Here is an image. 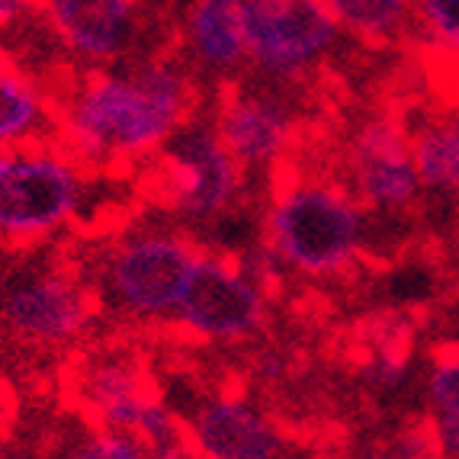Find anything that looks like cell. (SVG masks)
Segmentation results:
<instances>
[{
    "instance_id": "cell-1",
    "label": "cell",
    "mask_w": 459,
    "mask_h": 459,
    "mask_svg": "<svg viewBox=\"0 0 459 459\" xmlns=\"http://www.w3.org/2000/svg\"><path fill=\"white\" fill-rule=\"evenodd\" d=\"M55 138L97 174L152 164L199 107L196 74L180 55L84 71L55 93Z\"/></svg>"
},
{
    "instance_id": "cell-2",
    "label": "cell",
    "mask_w": 459,
    "mask_h": 459,
    "mask_svg": "<svg viewBox=\"0 0 459 459\" xmlns=\"http://www.w3.org/2000/svg\"><path fill=\"white\" fill-rule=\"evenodd\" d=\"M203 245L174 219H142L100 238L77 264L100 318L154 328L170 325L199 264Z\"/></svg>"
},
{
    "instance_id": "cell-3",
    "label": "cell",
    "mask_w": 459,
    "mask_h": 459,
    "mask_svg": "<svg viewBox=\"0 0 459 459\" xmlns=\"http://www.w3.org/2000/svg\"><path fill=\"white\" fill-rule=\"evenodd\" d=\"M369 209L344 180L322 174L286 177L270 193L261 238L286 273L331 280L357 267L367 251Z\"/></svg>"
},
{
    "instance_id": "cell-4",
    "label": "cell",
    "mask_w": 459,
    "mask_h": 459,
    "mask_svg": "<svg viewBox=\"0 0 459 459\" xmlns=\"http://www.w3.org/2000/svg\"><path fill=\"white\" fill-rule=\"evenodd\" d=\"M97 322L77 264L46 247H0V337L30 353H71Z\"/></svg>"
},
{
    "instance_id": "cell-5",
    "label": "cell",
    "mask_w": 459,
    "mask_h": 459,
    "mask_svg": "<svg viewBox=\"0 0 459 459\" xmlns=\"http://www.w3.org/2000/svg\"><path fill=\"white\" fill-rule=\"evenodd\" d=\"M100 174L58 138L0 152V247H42L91 219Z\"/></svg>"
},
{
    "instance_id": "cell-6",
    "label": "cell",
    "mask_w": 459,
    "mask_h": 459,
    "mask_svg": "<svg viewBox=\"0 0 459 459\" xmlns=\"http://www.w3.org/2000/svg\"><path fill=\"white\" fill-rule=\"evenodd\" d=\"M152 190L168 219L184 225H219L245 196L247 170L231 158L212 119L193 116L152 161Z\"/></svg>"
},
{
    "instance_id": "cell-7",
    "label": "cell",
    "mask_w": 459,
    "mask_h": 459,
    "mask_svg": "<svg viewBox=\"0 0 459 459\" xmlns=\"http://www.w3.org/2000/svg\"><path fill=\"white\" fill-rule=\"evenodd\" d=\"M74 402L91 428L135 434L148 450L186 434L184 414L161 395L142 357L126 347H97L77 363Z\"/></svg>"
},
{
    "instance_id": "cell-8",
    "label": "cell",
    "mask_w": 459,
    "mask_h": 459,
    "mask_svg": "<svg viewBox=\"0 0 459 459\" xmlns=\"http://www.w3.org/2000/svg\"><path fill=\"white\" fill-rule=\"evenodd\" d=\"M247 65L261 81L292 84L331 58L344 30L331 0H238Z\"/></svg>"
},
{
    "instance_id": "cell-9",
    "label": "cell",
    "mask_w": 459,
    "mask_h": 459,
    "mask_svg": "<svg viewBox=\"0 0 459 459\" xmlns=\"http://www.w3.org/2000/svg\"><path fill=\"white\" fill-rule=\"evenodd\" d=\"M267 318L270 292L254 283L231 254L203 247L170 325L199 344L235 347L261 334Z\"/></svg>"
},
{
    "instance_id": "cell-10",
    "label": "cell",
    "mask_w": 459,
    "mask_h": 459,
    "mask_svg": "<svg viewBox=\"0 0 459 459\" xmlns=\"http://www.w3.org/2000/svg\"><path fill=\"white\" fill-rule=\"evenodd\" d=\"M209 119L245 170H276L302 135V113L296 100L283 84L270 81L229 84Z\"/></svg>"
},
{
    "instance_id": "cell-11",
    "label": "cell",
    "mask_w": 459,
    "mask_h": 459,
    "mask_svg": "<svg viewBox=\"0 0 459 459\" xmlns=\"http://www.w3.org/2000/svg\"><path fill=\"white\" fill-rule=\"evenodd\" d=\"M344 184L369 212H405L424 193L411 161L408 126L385 113L353 126L344 145Z\"/></svg>"
},
{
    "instance_id": "cell-12",
    "label": "cell",
    "mask_w": 459,
    "mask_h": 459,
    "mask_svg": "<svg viewBox=\"0 0 459 459\" xmlns=\"http://www.w3.org/2000/svg\"><path fill=\"white\" fill-rule=\"evenodd\" d=\"M39 16L52 30L55 42L84 65V71H103L129 65L138 55L145 32V7L132 0H52L39 4Z\"/></svg>"
},
{
    "instance_id": "cell-13",
    "label": "cell",
    "mask_w": 459,
    "mask_h": 459,
    "mask_svg": "<svg viewBox=\"0 0 459 459\" xmlns=\"http://www.w3.org/2000/svg\"><path fill=\"white\" fill-rule=\"evenodd\" d=\"M196 459H292L283 424L241 392H212L184 418Z\"/></svg>"
},
{
    "instance_id": "cell-14",
    "label": "cell",
    "mask_w": 459,
    "mask_h": 459,
    "mask_svg": "<svg viewBox=\"0 0 459 459\" xmlns=\"http://www.w3.org/2000/svg\"><path fill=\"white\" fill-rule=\"evenodd\" d=\"M180 48L193 74L235 77L247 68V42L238 0H196L184 7L180 20Z\"/></svg>"
},
{
    "instance_id": "cell-15",
    "label": "cell",
    "mask_w": 459,
    "mask_h": 459,
    "mask_svg": "<svg viewBox=\"0 0 459 459\" xmlns=\"http://www.w3.org/2000/svg\"><path fill=\"white\" fill-rule=\"evenodd\" d=\"M55 91L0 55V152L55 138Z\"/></svg>"
},
{
    "instance_id": "cell-16",
    "label": "cell",
    "mask_w": 459,
    "mask_h": 459,
    "mask_svg": "<svg viewBox=\"0 0 459 459\" xmlns=\"http://www.w3.org/2000/svg\"><path fill=\"white\" fill-rule=\"evenodd\" d=\"M428 428L434 434L437 459H459V351L430 357L421 376Z\"/></svg>"
},
{
    "instance_id": "cell-17",
    "label": "cell",
    "mask_w": 459,
    "mask_h": 459,
    "mask_svg": "<svg viewBox=\"0 0 459 459\" xmlns=\"http://www.w3.org/2000/svg\"><path fill=\"white\" fill-rule=\"evenodd\" d=\"M408 142H411V161L424 190L459 196V148L446 132L440 113L408 126Z\"/></svg>"
},
{
    "instance_id": "cell-18",
    "label": "cell",
    "mask_w": 459,
    "mask_h": 459,
    "mask_svg": "<svg viewBox=\"0 0 459 459\" xmlns=\"http://www.w3.org/2000/svg\"><path fill=\"white\" fill-rule=\"evenodd\" d=\"M344 36L385 46L414 30V4L408 0H331Z\"/></svg>"
},
{
    "instance_id": "cell-19",
    "label": "cell",
    "mask_w": 459,
    "mask_h": 459,
    "mask_svg": "<svg viewBox=\"0 0 459 459\" xmlns=\"http://www.w3.org/2000/svg\"><path fill=\"white\" fill-rule=\"evenodd\" d=\"M414 360L402 331H376V344L363 363V383L379 395L402 392L411 383Z\"/></svg>"
},
{
    "instance_id": "cell-20",
    "label": "cell",
    "mask_w": 459,
    "mask_h": 459,
    "mask_svg": "<svg viewBox=\"0 0 459 459\" xmlns=\"http://www.w3.org/2000/svg\"><path fill=\"white\" fill-rule=\"evenodd\" d=\"M414 32L428 48L459 58V0L414 4Z\"/></svg>"
},
{
    "instance_id": "cell-21",
    "label": "cell",
    "mask_w": 459,
    "mask_h": 459,
    "mask_svg": "<svg viewBox=\"0 0 459 459\" xmlns=\"http://www.w3.org/2000/svg\"><path fill=\"white\" fill-rule=\"evenodd\" d=\"M65 459H152V453L135 434L87 428L84 434L74 437Z\"/></svg>"
},
{
    "instance_id": "cell-22",
    "label": "cell",
    "mask_w": 459,
    "mask_h": 459,
    "mask_svg": "<svg viewBox=\"0 0 459 459\" xmlns=\"http://www.w3.org/2000/svg\"><path fill=\"white\" fill-rule=\"evenodd\" d=\"M235 261L241 264V270H245L247 276H251L254 283L261 286V290L273 292L276 286H280V280L286 276L283 264H280V257H276L273 251H270V245L264 241L261 235L254 238L251 245H245L241 251L235 254Z\"/></svg>"
},
{
    "instance_id": "cell-23",
    "label": "cell",
    "mask_w": 459,
    "mask_h": 459,
    "mask_svg": "<svg viewBox=\"0 0 459 459\" xmlns=\"http://www.w3.org/2000/svg\"><path fill=\"white\" fill-rule=\"evenodd\" d=\"M389 450H395L398 456H405V459H437V444H434V434H430L428 421L408 424L405 430H398V437L392 440Z\"/></svg>"
},
{
    "instance_id": "cell-24",
    "label": "cell",
    "mask_w": 459,
    "mask_h": 459,
    "mask_svg": "<svg viewBox=\"0 0 459 459\" xmlns=\"http://www.w3.org/2000/svg\"><path fill=\"white\" fill-rule=\"evenodd\" d=\"M32 13H39V4H26V0H0V30L23 26Z\"/></svg>"
},
{
    "instance_id": "cell-25",
    "label": "cell",
    "mask_w": 459,
    "mask_h": 459,
    "mask_svg": "<svg viewBox=\"0 0 459 459\" xmlns=\"http://www.w3.org/2000/svg\"><path fill=\"white\" fill-rule=\"evenodd\" d=\"M440 119H444L446 132H450L453 142H456V148H459V100H456V103H453V107L440 109Z\"/></svg>"
},
{
    "instance_id": "cell-26",
    "label": "cell",
    "mask_w": 459,
    "mask_h": 459,
    "mask_svg": "<svg viewBox=\"0 0 459 459\" xmlns=\"http://www.w3.org/2000/svg\"><path fill=\"white\" fill-rule=\"evenodd\" d=\"M357 459H405V456H398V453H395V450H389V446H379V450L360 453Z\"/></svg>"
},
{
    "instance_id": "cell-27",
    "label": "cell",
    "mask_w": 459,
    "mask_h": 459,
    "mask_svg": "<svg viewBox=\"0 0 459 459\" xmlns=\"http://www.w3.org/2000/svg\"><path fill=\"white\" fill-rule=\"evenodd\" d=\"M0 459H36L23 450H13V446H0Z\"/></svg>"
},
{
    "instance_id": "cell-28",
    "label": "cell",
    "mask_w": 459,
    "mask_h": 459,
    "mask_svg": "<svg viewBox=\"0 0 459 459\" xmlns=\"http://www.w3.org/2000/svg\"><path fill=\"white\" fill-rule=\"evenodd\" d=\"M0 440H4V408H0ZM4 446V444H0Z\"/></svg>"
}]
</instances>
